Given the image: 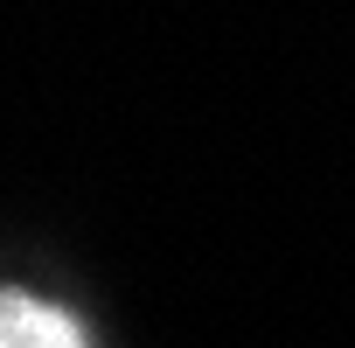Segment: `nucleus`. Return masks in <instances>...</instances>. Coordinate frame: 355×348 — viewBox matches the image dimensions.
<instances>
[{
  "instance_id": "f257e3e1",
  "label": "nucleus",
  "mask_w": 355,
  "mask_h": 348,
  "mask_svg": "<svg viewBox=\"0 0 355 348\" xmlns=\"http://www.w3.org/2000/svg\"><path fill=\"white\" fill-rule=\"evenodd\" d=\"M0 348H84L77 320L28 299V293H8L0 299Z\"/></svg>"
}]
</instances>
